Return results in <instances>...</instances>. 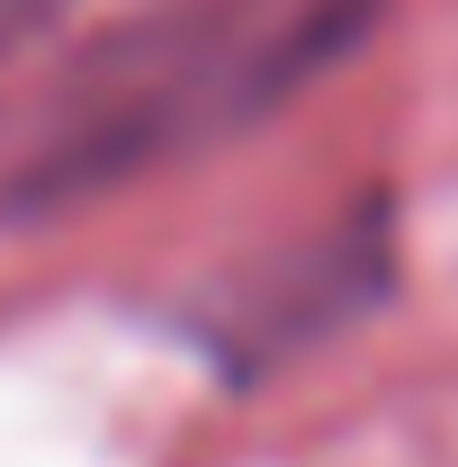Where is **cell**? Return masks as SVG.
<instances>
[{"label": "cell", "mask_w": 458, "mask_h": 467, "mask_svg": "<svg viewBox=\"0 0 458 467\" xmlns=\"http://www.w3.org/2000/svg\"><path fill=\"white\" fill-rule=\"evenodd\" d=\"M369 9L378 0H162L63 90L27 189L90 198L270 117L359 46Z\"/></svg>", "instance_id": "6da1fadb"}]
</instances>
